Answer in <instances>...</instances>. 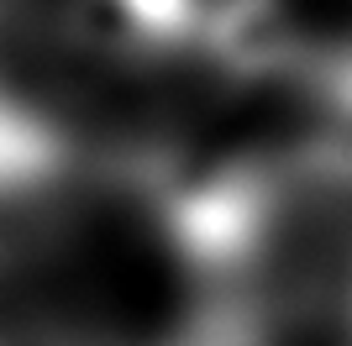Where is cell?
I'll use <instances>...</instances> for the list:
<instances>
[{
    "mask_svg": "<svg viewBox=\"0 0 352 346\" xmlns=\"http://www.w3.org/2000/svg\"><path fill=\"white\" fill-rule=\"evenodd\" d=\"M69 27L89 53L137 58L190 43L184 0H74Z\"/></svg>",
    "mask_w": 352,
    "mask_h": 346,
    "instance_id": "1",
    "label": "cell"
}]
</instances>
